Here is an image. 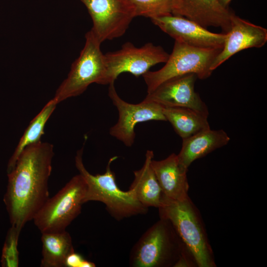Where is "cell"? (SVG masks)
I'll return each instance as SVG.
<instances>
[{
	"label": "cell",
	"mask_w": 267,
	"mask_h": 267,
	"mask_svg": "<svg viewBox=\"0 0 267 267\" xmlns=\"http://www.w3.org/2000/svg\"><path fill=\"white\" fill-rule=\"evenodd\" d=\"M53 145L41 141L27 146L8 173L3 201L11 226L21 231L49 198Z\"/></svg>",
	"instance_id": "6da1fadb"
},
{
	"label": "cell",
	"mask_w": 267,
	"mask_h": 267,
	"mask_svg": "<svg viewBox=\"0 0 267 267\" xmlns=\"http://www.w3.org/2000/svg\"><path fill=\"white\" fill-rule=\"evenodd\" d=\"M83 148L75 157V166L87 183L84 203L98 201L103 203L108 213L117 221L138 215L146 214L148 208L137 199L134 191L121 190L117 185L111 164L117 157L111 158L104 173L92 175L86 169L83 161Z\"/></svg>",
	"instance_id": "7a4b0ae2"
},
{
	"label": "cell",
	"mask_w": 267,
	"mask_h": 267,
	"mask_svg": "<svg viewBox=\"0 0 267 267\" xmlns=\"http://www.w3.org/2000/svg\"><path fill=\"white\" fill-rule=\"evenodd\" d=\"M158 210L160 218L170 222L197 266L216 267L202 218L189 196L181 200H174L163 195Z\"/></svg>",
	"instance_id": "3957f363"
},
{
	"label": "cell",
	"mask_w": 267,
	"mask_h": 267,
	"mask_svg": "<svg viewBox=\"0 0 267 267\" xmlns=\"http://www.w3.org/2000/svg\"><path fill=\"white\" fill-rule=\"evenodd\" d=\"M187 249L170 222L160 218L133 246L129 256V266L177 267Z\"/></svg>",
	"instance_id": "277c9868"
},
{
	"label": "cell",
	"mask_w": 267,
	"mask_h": 267,
	"mask_svg": "<svg viewBox=\"0 0 267 267\" xmlns=\"http://www.w3.org/2000/svg\"><path fill=\"white\" fill-rule=\"evenodd\" d=\"M221 50L194 47L175 41L165 65L157 71H148L142 75L147 85V93L176 77L194 74L199 79L208 78L213 72L211 65Z\"/></svg>",
	"instance_id": "5b68a950"
},
{
	"label": "cell",
	"mask_w": 267,
	"mask_h": 267,
	"mask_svg": "<svg viewBox=\"0 0 267 267\" xmlns=\"http://www.w3.org/2000/svg\"><path fill=\"white\" fill-rule=\"evenodd\" d=\"M87 188L84 178L79 174L48 198L33 219L41 233L65 230L81 213Z\"/></svg>",
	"instance_id": "8992f818"
},
{
	"label": "cell",
	"mask_w": 267,
	"mask_h": 267,
	"mask_svg": "<svg viewBox=\"0 0 267 267\" xmlns=\"http://www.w3.org/2000/svg\"><path fill=\"white\" fill-rule=\"evenodd\" d=\"M85 45L72 63L67 77L59 86L52 98L58 104L83 93L92 83L104 85L106 68L101 43L91 30L85 35Z\"/></svg>",
	"instance_id": "52a82bcc"
},
{
	"label": "cell",
	"mask_w": 267,
	"mask_h": 267,
	"mask_svg": "<svg viewBox=\"0 0 267 267\" xmlns=\"http://www.w3.org/2000/svg\"><path fill=\"white\" fill-rule=\"evenodd\" d=\"M169 54L160 45L148 43L140 47L127 42L119 50L104 54L106 74L104 85L114 83L121 73L128 72L138 77L152 66L166 63Z\"/></svg>",
	"instance_id": "ba28073f"
},
{
	"label": "cell",
	"mask_w": 267,
	"mask_h": 267,
	"mask_svg": "<svg viewBox=\"0 0 267 267\" xmlns=\"http://www.w3.org/2000/svg\"><path fill=\"white\" fill-rule=\"evenodd\" d=\"M92 21L91 31L102 43L122 36L136 17L134 5L128 0H80Z\"/></svg>",
	"instance_id": "9c48e42d"
},
{
	"label": "cell",
	"mask_w": 267,
	"mask_h": 267,
	"mask_svg": "<svg viewBox=\"0 0 267 267\" xmlns=\"http://www.w3.org/2000/svg\"><path fill=\"white\" fill-rule=\"evenodd\" d=\"M109 85L108 95L119 113L118 121L110 128L109 134L126 146L131 147L134 143V129L138 123L151 120L167 121L163 107L159 104L145 99L138 104L128 103L119 96L114 83Z\"/></svg>",
	"instance_id": "30bf717a"
},
{
	"label": "cell",
	"mask_w": 267,
	"mask_h": 267,
	"mask_svg": "<svg viewBox=\"0 0 267 267\" xmlns=\"http://www.w3.org/2000/svg\"><path fill=\"white\" fill-rule=\"evenodd\" d=\"M175 41L205 48L222 49L226 33H215L185 17L170 15L151 19Z\"/></svg>",
	"instance_id": "8fae6325"
},
{
	"label": "cell",
	"mask_w": 267,
	"mask_h": 267,
	"mask_svg": "<svg viewBox=\"0 0 267 267\" xmlns=\"http://www.w3.org/2000/svg\"><path fill=\"white\" fill-rule=\"evenodd\" d=\"M197 78L194 74L172 78L147 93L144 99L155 102L163 107L190 108L208 117L209 111L207 105L194 89Z\"/></svg>",
	"instance_id": "7c38bea8"
},
{
	"label": "cell",
	"mask_w": 267,
	"mask_h": 267,
	"mask_svg": "<svg viewBox=\"0 0 267 267\" xmlns=\"http://www.w3.org/2000/svg\"><path fill=\"white\" fill-rule=\"evenodd\" d=\"M229 31L223 46L214 60L211 70L214 71L231 56L242 50L261 47L267 42V30L236 15L233 12Z\"/></svg>",
	"instance_id": "4fadbf2b"
},
{
	"label": "cell",
	"mask_w": 267,
	"mask_h": 267,
	"mask_svg": "<svg viewBox=\"0 0 267 267\" xmlns=\"http://www.w3.org/2000/svg\"><path fill=\"white\" fill-rule=\"evenodd\" d=\"M176 14L193 21L207 28L215 27L227 33L230 28L229 8L223 7L218 0H179Z\"/></svg>",
	"instance_id": "5bb4252c"
},
{
	"label": "cell",
	"mask_w": 267,
	"mask_h": 267,
	"mask_svg": "<svg viewBox=\"0 0 267 267\" xmlns=\"http://www.w3.org/2000/svg\"><path fill=\"white\" fill-rule=\"evenodd\" d=\"M151 166L163 195L170 199L181 200L188 197L187 170L173 153L166 158L151 161Z\"/></svg>",
	"instance_id": "9a60e30c"
},
{
	"label": "cell",
	"mask_w": 267,
	"mask_h": 267,
	"mask_svg": "<svg viewBox=\"0 0 267 267\" xmlns=\"http://www.w3.org/2000/svg\"><path fill=\"white\" fill-rule=\"evenodd\" d=\"M230 137L223 130L210 128L182 139L181 149L178 158L179 163L186 169L196 160L226 145Z\"/></svg>",
	"instance_id": "2e32d148"
},
{
	"label": "cell",
	"mask_w": 267,
	"mask_h": 267,
	"mask_svg": "<svg viewBox=\"0 0 267 267\" xmlns=\"http://www.w3.org/2000/svg\"><path fill=\"white\" fill-rule=\"evenodd\" d=\"M154 157L152 150H147L142 167L134 171V179L129 189L132 190L137 199L144 206L158 208L163 194L151 166Z\"/></svg>",
	"instance_id": "e0dca14e"
},
{
	"label": "cell",
	"mask_w": 267,
	"mask_h": 267,
	"mask_svg": "<svg viewBox=\"0 0 267 267\" xmlns=\"http://www.w3.org/2000/svg\"><path fill=\"white\" fill-rule=\"evenodd\" d=\"M163 113L182 139L210 128L208 117L190 108L163 107Z\"/></svg>",
	"instance_id": "ac0fdd59"
},
{
	"label": "cell",
	"mask_w": 267,
	"mask_h": 267,
	"mask_svg": "<svg viewBox=\"0 0 267 267\" xmlns=\"http://www.w3.org/2000/svg\"><path fill=\"white\" fill-rule=\"evenodd\" d=\"M42 267H63L67 257L74 252L71 237L65 230L42 233Z\"/></svg>",
	"instance_id": "d6986e66"
},
{
	"label": "cell",
	"mask_w": 267,
	"mask_h": 267,
	"mask_svg": "<svg viewBox=\"0 0 267 267\" xmlns=\"http://www.w3.org/2000/svg\"><path fill=\"white\" fill-rule=\"evenodd\" d=\"M57 104L55 101L51 99L31 121L8 161L7 173L14 168L19 156L27 146L41 141V138L44 133L45 124Z\"/></svg>",
	"instance_id": "ffe728a7"
},
{
	"label": "cell",
	"mask_w": 267,
	"mask_h": 267,
	"mask_svg": "<svg viewBox=\"0 0 267 267\" xmlns=\"http://www.w3.org/2000/svg\"><path fill=\"white\" fill-rule=\"evenodd\" d=\"M134 6L136 16L150 19L176 15L179 0H128Z\"/></svg>",
	"instance_id": "44dd1931"
},
{
	"label": "cell",
	"mask_w": 267,
	"mask_h": 267,
	"mask_svg": "<svg viewBox=\"0 0 267 267\" xmlns=\"http://www.w3.org/2000/svg\"><path fill=\"white\" fill-rule=\"evenodd\" d=\"M20 231L11 226L8 230L2 251L1 266L3 267H18L19 252L18 241Z\"/></svg>",
	"instance_id": "7402d4cb"
},
{
	"label": "cell",
	"mask_w": 267,
	"mask_h": 267,
	"mask_svg": "<svg viewBox=\"0 0 267 267\" xmlns=\"http://www.w3.org/2000/svg\"><path fill=\"white\" fill-rule=\"evenodd\" d=\"M95 266L94 263L85 260L75 251L67 257L64 265V267H93Z\"/></svg>",
	"instance_id": "603a6c76"
},
{
	"label": "cell",
	"mask_w": 267,
	"mask_h": 267,
	"mask_svg": "<svg viewBox=\"0 0 267 267\" xmlns=\"http://www.w3.org/2000/svg\"><path fill=\"white\" fill-rule=\"evenodd\" d=\"M220 3L224 7L228 8V4L231 0H218Z\"/></svg>",
	"instance_id": "cb8c5ba5"
}]
</instances>
